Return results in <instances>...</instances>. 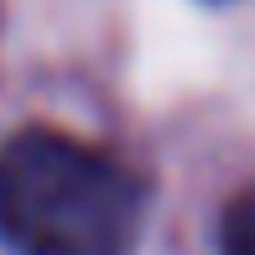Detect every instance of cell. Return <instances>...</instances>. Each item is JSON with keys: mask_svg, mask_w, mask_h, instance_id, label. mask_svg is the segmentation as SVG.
I'll return each mask as SVG.
<instances>
[{"mask_svg": "<svg viewBox=\"0 0 255 255\" xmlns=\"http://www.w3.org/2000/svg\"><path fill=\"white\" fill-rule=\"evenodd\" d=\"M146 188L125 161L63 130L0 146V240L16 255H130Z\"/></svg>", "mask_w": 255, "mask_h": 255, "instance_id": "cell-1", "label": "cell"}, {"mask_svg": "<svg viewBox=\"0 0 255 255\" xmlns=\"http://www.w3.org/2000/svg\"><path fill=\"white\" fill-rule=\"evenodd\" d=\"M219 250L224 255H255V198H235L219 219Z\"/></svg>", "mask_w": 255, "mask_h": 255, "instance_id": "cell-2", "label": "cell"}]
</instances>
